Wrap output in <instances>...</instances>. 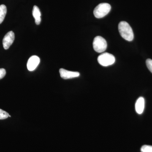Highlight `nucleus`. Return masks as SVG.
<instances>
[{"label": "nucleus", "instance_id": "nucleus-4", "mask_svg": "<svg viewBox=\"0 0 152 152\" xmlns=\"http://www.w3.org/2000/svg\"><path fill=\"white\" fill-rule=\"evenodd\" d=\"M115 61L113 55L105 53L99 56L98 57V61L101 65L104 66L112 65Z\"/></svg>", "mask_w": 152, "mask_h": 152}, {"label": "nucleus", "instance_id": "nucleus-7", "mask_svg": "<svg viewBox=\"0 0 152 152\" xmlns=\"http://www.w3.org/2000/svg\"><path fill=\"white\" fill-rule=\"evenodd\" d=\"M40 61L39 58L37 56H34L30 57L27 64L28 70L30 71L34 70L39 64Z\"/></svg>", "mask_w": 152, "mask_h": 152}, {"label": "nucleus", "instance_id": "nucleus-14", "mask_svg": "<svg viewBox=\"0 0 152 152\" xmlns=\"http://www.w3.org/2000/svg\"><path fill=\"white\" fill-rule=\"evenodd\" d=\"M6 70L4 69H0V80L3 79L6 75Z\"/></svg>", "mask_w": 152, "mask_h": 152}, {"label": "nucleus", "instance_id": "nucleus-8", "mask_svg": "<svg viewBox=\"0 0 152 152\" xmlns=\"http://www.w3.org/2000/svg\"><path fill=\"white\" fill-rule=\"evenodd\" d=\"M145 99L142 97L139 98L137 100L135 104V110L138 114L142 113L145 108Z\"/></svg>", "mask_w": 152, "mask_h": 152}, {"label": "nucleus", "instance_id": "nucleus-9", "mask_svg": "<svg viewBox=\"0 0 152 152\" xmlns=\"http://www.w3.org/2000/svg\"><path fill=\"white\" fill-rule=\"evenodd\" d=\"M32 15L34 18L36 24L39 25L41 22V13L39 9L37 6H34L33 8Z\"/></svg>", "mask_w": 152, "mask_h": 152}, {"label": "nucleus", "instance_id": "nucleus-13", "mask_svg": "<svg viewBox=\"0 0 152 152\" xmlns=\"http://www.w3.org/2000/svg\"><path fill=\"white\" fill-rule=\"evenodd\" d=\"M146 64L147 67L152 73V60L151 59H148L146 61Z\"/></svg>", "mask_w": 152, "mask_h": 152}, {"label": "nucleus", "instance_id": "nucleus-11", "mask_svg": "<svg viewBox=\"0 0 152 152\" xmlns=\"http://www.w3.org/2000/svg\"><path fill=\"white\" fill-rule=\"evenodd\" d=\"M141 152H152V146L144 145L141 148Z\"/></svg>", "mask_w": 152, "mask_h": 152}, {"label": "nucleus", "instance_id": "nucleus-15", "mask_svg": "<svg viewBox=\"0 0 152 152\" xmlns=\"http://www.w3.org/2000/svg\"><path fill=\"white\" fill-rule=\"evenodd\" d=\"M9 117H11V116L10 115H9Z\"/></svg>", "mask_w": 152, "mask_h": 152}, {"label": "nucleus", "instance_id": "nucleus-10", "mask_svg": "<svg viewBox=\"0 0 152 152\" xmlns=\"http://www.w3.org/2000/svg\"><path fill=\"white\" fill-rule=\"evenodd\" d=\"M7 12V7L4 5H0V24L3 22Z\"/></svg>", "mask_w": 152, "mask_h": 152}, {"label": "nucleus", "instance_id": "nucleus-5", "mask_svg": "<svg viewBox=\"0 0 152 152\" xmlns=\"http://www.w3.org/2000/svg\"><path fill=\"white\" fill-rule=\"evenodd\" d=\"M15 34L12 31L7 33L3 39V45L5 50H7L15 40Z\"/></svg>", "mask_w": 152, "mask_h": 152}, {"label": "nucleus", "instance_id": "nucleus-2", "mask_svg": "<svg viewBox=\"0 0 152 152\" xmlns=\"http://www.w3.org/2000/svg\"><path fill=\"white\" fill-rule=\"evenodd\" d=\"M111 7L108 3H101L95 8L94 14L97 18H101L105 16L110 12Z\"/></svg>", "mask_w": 152, "mask_h": 152}, {"label": "nucleus", "instance_id": "nucleus-1", "mask_svg": "<svg viewBox=\"0 0 152 152\" xmlns=\"http://www.w3.org/2000/svg\"><path fill=\"white\" fill-rule=\"evenodd\" d=\"M119 31L121 36L126 40L132 41L134 38V33L130 26L126 22L121 21L118 25Z\"/></svg>", "mask_w": 152, "mask_h": 152}, {"label": "nucleus", "instance_id": "nucleus-12", "mask_svg": "<svg viewBox=\"0 0 152 152\" xmlns=\"http://www.w3.org/2000/svg\"><path fill=\"white\" fill-rule=\"evenodd\" d=\"M9 114L7 112L0 109V120H4L7 118Z\"/></svg>", "mask_w": 152, "mask_h": 152}, {"label": "nucleus", "instance_id": "nucleus-3", "mask_svg": "<svg viewBox=\"0 0 152 152\" xmlns=\"http://www.w3.org/2000/svg\"><path fill=\"white\" fill-rule=\"evenodd\" d=\"M93 45L94 50L99 53L105 51L107 46L106 40L101 36H97L94 39Z\"/></svg>", "mask_w": 152, "mask_h": 152}, {"label": "nucleus", "instance_id": "nucleus-6", "mask_svg": "<svg viewBox=\"0 0 152 152\" xmlns=\"http://www.w3.org/2000/svg\"><path fill=\"white\" fill-rule=\"evenodd\" d=\"M60 76L62 78L67 80L74 78L79 77L80 74L78 72H72L66 70L64 69H61L59 70Z\"/></svg>", "mask_w": 152, "mask_h": 152}]
</instances>
